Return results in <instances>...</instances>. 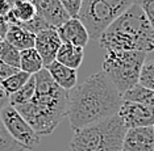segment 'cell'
<instances>
[{"instance_id":"6da1fadb","label":"cell","mask_w":154,"mask_h":151,"mask_svg":"<svg viewBox=\"0 0 154 151\" xmlns=\"http://www.w3.org/2000/svg\"><path fill=\"white\" fill-rule=\"evenodd\" d=\"M122 96L103 71L88 76L69 91L67 116L74 131L117 114Z\"/></svg>"},{"instance_id":"7a4b0ae2","label":"cell","mask_w":154,"mask_h":151,"mask_svg":"<svg viewBox=\"0 0 154 151\" xmlns=\"http://www.w3.org/2000/svg\"><path fill=\"white\" fill-rule=\"evenodd\" d=\"M36 92L30 101L13 107L38 135L51 134L67 112L69 92L54 83L48 70L34 75Z\"/></svg>"},{"instance_id":"3957f363","label":"cell","mask_w":154,"mask_h":151,"mask_svg":"<svg viewBox=\"0 0 154 151\" xmlns=\"http://www.w3.org/2000/svg\"><path fill=\"white\" fill-rule=\"evenodd\" d=\"M99 44L107 51H143L148 54L154 50V29L142 9L134 4L103 32Z\"/></svg>"},{"instance_id":"277c9868","label":"cell","mask_w":154,"mask_h":151,"mask_svg":"<svg viewBox=\"0 0 154 151\" xmlns=\"http://www.w3.org/2000/svg\"><path fill=\"white\" fill-rule=\"evenodd\" d=\"M128 129L115 114L96 124L85 126L74 131L70 150L71 151H122V142Z\"/></svg>"},{"instance_id":"5b68a950","label":"cell","mask_w":154,"mask_h":151,"mask_svg":"<svg viewBox=\"0 0 154 151\" xmlns=\"http://www.w3.org/2000/svg\"><path fill=\"white\" fill-rule=\"evenodd\" d=\"M145 58L146 53L143 51H107L103 61V72L109 78L121 96L138 86Z\"/></svg>"},{"instance_id":"8992f818","label":"cell","mask_w":154,"mask_h":151,"mask_svg":"<svg viewBox=\"0 0 154 151\" xmlns=\"http://www.w3.org/2000/svg\"><path fill=\"white\" fill-rule=\"evenodd\" d=\"M137 0H82L78 19L88 32L90 38L99 40L103 32Z\"/></svg>"},{"instance_id":"52a82bcc","label":"cell","mask_w":154,"mask_h":151,"mask_svg":"<svg viewBox=\"0 0 154 151\" xmlns=\"http://www.w3.org/2000/svg\"><path fill=\"white\" fill-rule=\"evenodd\" d=\"M0 121L11 138L23 146L26 151L33 150L40 143V135L30 128V125L23 118L12 105H7L0 110Z\"/></svg>"},{"instance_id":"ba28073f","label":"cell","mask_w":154,"mask_h":151,"mask_svg":"<svg viewBox=\"0 0 154 151\" xmlns=\"http://www.w3.org/2000/svg\"><path fill=\"white\" fill-rule=\"evenodd\" d=\"M117 114L127 129L152 128L154 125V108L141 103L122 100Z\"/></svg>"},{"instance_id":"9c48e42d","label":"cell","mask_w":154,"mask_h":151,"mask_svg":"<svg viewBox=\"0 0 154 151\" xmlns=\"http://www.w3.org/2000/svg\"><path fill=\"white\" fill-rule=\"evenodd\" d=\"M62 45V41L59 38L55 28H48L45 30H41L36 34L34 40V49L40 54L41 59L44 62V67L49 66L51 62L55 61L57 53Z\"/></svg>"},{"instance_id":"30bf717a","label":"cell","mask_w":154,"mask_h":151,"mask_svg":"<svg viewBox=\"0 0 154 151\" xmlns=\"http://www.w3.org/2000/svg\"><path fill=\"white\" fill-rule=\"evenodd\" d=\"M122 151H154L153 128L128 129L122 142Z\"/></svg>"},{"instance_id":"8fae6325","label":"cell","mask_w":154,"mask_h":151,"mask_svg":"<svg viewBox=\"0 0 154 151\" xmlns=\"http://www.w3.org/2000/svg\"><path fill=\"white\" fill-rule=\"evenodd\" d=\"M57 33L61 38L62 44H70L78 47H83L90 41L88 32L85 28L80 20L76 19H69L66 23H63L59 28H57Z\"/></svg>"},{"instance_id":"7c38bea8","label":"cell","mask_w":154,"mask_h":151,"mask_svg":"<svg viewBox=\"0 0 154 151\" xmlns=\"http://www.w3.org/2000/svg\"><path fill=\"white\" fill-rule=\"evenodd\" d=\"M40 15L51 28H59L66 23L70 16L62 7L59 0H30Z\"/></svg>"},{"instance_id":"4fadbf2b","label":"cell","mask_w":154,"mask_h":151,"mask_svg":"<svg viewBox=\"0 0 154 151\" xmlns=\"http://www.w3.org/2000/svg\"><path fill=\"white\" fill-rule=\"evenodd\" d=\"M38 15L34 4L30 0H13V7L9 15L5 17L8 25L21 26L30 23Z\"/></svg>"},{"instance_id":"5bb4252c","label":"cell","mask_w":154,"mask_h":151,"mask_svg":"<svg viewBox=\"0 0 154 151\" xmlns=\"http://www.w3.org/2000/svg\"><path fill=\"white\" fill-rule=\"evenodd\" d=\"M48 70L49 75L54 80V83L59 86L65 91H71L76 86V80H78V72L76 70L69 68L66 66L58 63L57 61L51 62L49 66L45 67Z\"/></svg>"},{"instance_id":"9a60e30c","label":"cell","mask_w":154,"mask_h":151,"mask_svg":"<svg viewBox=\"0 0 154 151\" xmlns=\"http://www.w3.org/2000/svg\"><path fill=\"white\" fill-rule=\"evenodd\" d=\"M34 40H36V34L30 33L26 29L17 25H9L8 32H7L4 37V41H7L9 45H12L19 51L33 49Z\"/></svg>"},{"instance_id":"2e32d148","label":"cell","mask_w":154,"mask_h":151,"mask_svg":"<svg viewBox=\"0 0 154 151\" xmlns=\"http://www.w3.org/2000/svg\"><path fill=\"white\" fill-rule=\"evenodd\" d=\"M85 50L83 47H78L70 44H62L57 53L55 61L69 68L78 70L83 62Z\"/></svg>"},{"instance_id":"e0dca14e","label":"cell","mask_w":154,"mask_h":151,"mask_svg":"<svg viewBox=\"0 0 154 151\" xmlns=\"http://www.w3.org/2000/svg\"><path fill=\"white\" fill-rule=\"evenodd\" d=\"M42 68H45L44 62L34 47L20 51V70L21 71L29 74V75H36Z\"/></svg>"},{"instance_id":"ac0fdd59","label":"cell","mask_w":154,"mask_h":151,"mask_svg":"<svg viewBox=\"0 0 154 151\" xmlns=\"http://www.w3.org/2000/svg\"><path fill=\"white\" fill-rule=\"evenodd\" d=\"M34 92H36V79H34V75H32L21 89L9 96V105L19 107V105L26 104L28 101L33 99Z\"/></svg>"},{"instance_id":"d6986e66","label":"cell","mask_w":154,"mask_h":151,"mask_svg":"<svg viewBox=\"0 0 154 151\" xmlns=\"http://www.w3.org/2000/svg\"><path fill=\"white\" fill-rule=\"evenodd\" d=\"M122 100L141 103V104H145V105H149V107L154 108V91L148 89L145 87H141L138 84L134 88H132L127 93L122 95Z\"/></svg>"},{"instance_id":"ffe728a7","label":"cell","mask_w":154,"mask_h":151,"mask_svg":"<svg viewBox=\"0 0 154 151\" xmlns=\"http://www.w3.org/2000/svg\"><path fill=\"white\" fill-rule=\"evenodd\" d=\"M32 75H29V74L21 71V70H19L16 74H13L12 76H9L7 80H4L0 86H2V88L5 91V93L8 95V96H11V95L16 93L19 89H21L24 86H25V83L29 80V78Z\"/></svg>"},{"instance_id":"44dd1931","label":"cell","mask_w":154,"mask_h":151,"mask_svg":"<svg viewBox=\"0 0 154 151\" xmlns=\"http://www.w3.org/2000/svg\"><path fill=\"white\" fill-rule=\"evenodd\" d=\"M0 61L20 70V51L7 41H3L0 45Z\"/></svg>"},{"instance_id":"7402d4cb","label":"cell","mask_w":154,"mask_h":151,"mask_svg":"<svg viewBox=\"0 0 154 151\" xmlns=\"http://www.w3.org/2000/svg\"><path fill=\"white\" fill-rule=\"evenodd\" d=\"M138 84L141 87H145L148 89L154 91V59L145 62V65H143V67L141 70Z\"/></svg>"},{"instance_id":"603a6c76","label":"cell","mask_w":154,"mask_h":151,"mask_svg":"<svg viewBox=\"0 0 154 151\" xmlns=\"http://www.w3.org/2000/svg\"><path fill=\"white\" fill-rule=\"evenodd\" d=\"M0 151H26L23 146H20L11 138V135L7 133V130L0 121Z\"/></svg>"},{"instance_id":"cb8c5ba5","label":"cell","mask_w":154,"mask_h":151,"mask_svg":"<svg viewBox=\"0 0 154 151\" xmlns=\"http://www.w3.org/2000/svg\"><path fill=\"white\" fill-rule=\"evenodd\" d=\"M70 19H76L82 7V0H59Z\"/></svg>"},{"instance_id":"d4e9b609","label":"cell","mask_w":154,"mask_h":151,"mask_svg":"<svg viewBox=\"0 0 154 151\" xmlns=\"http://www.w3.org/2000/svg\"><path fill=\"white\" fill-rule=\"evenodd\" d=\"M136 4L142 9V12L148 17L149 23L152 24L154 29V0H137Z\"/></svg>"},{"instance_id":"484cf974","label":"cell","mask_w":154,"mask_h":151,"mask_svg":"<svg viewBox=\"0 0 154 151\" xmlns=\"http://www.w3.org/2000/svg\"><path fill=\"white\" fill-rule=\"evenodd\" d=\"M19 71V68H15L12 66L7 65V63L0 61V84H2L4 80H7L9 76H12L13 74H16Z\"/></svg>"},{"instance_id":"4316f807","label":"cell","mask_w":154,"mask_h":151,"mask_svg":"<svg viewBox=\"0 0 154 151\" xmlns=\"http://www.w3.org/2000/svg\"><path fill=\"white\" fill-rule=\"evenodd\" d=\"M13 0H0V16L7 17L12 11Z\"/></svg>"},{"instance_id":"83f0119b","label":"cell","mask_w":154,"mask_h":151,"mask_svg":"<svg viewBox=\"0 0 154 151\" xmlns=\"http://www.w3.org/2000/svg\"><path fill=\"white\" fill-rule=\"evenodd\" d=\"M9 104V96L5 93V91L2 88V86H0V110L3 109L4 107Z\"/></svg>"},{"instance_id":"f1b7e54d","label":"cell","mask_w":154,"mask_h":151,"mask_svg":"<svg viewBox=\"0 0 154 151\" xmlns=\"http://www.w3.org/2000/svg\"><path fill=\"white\" fill-rule=\"evenodd\" d=\"M8 23H7V20H5V17H3V16H0V37L4 40V37H5V34H7V32H8Z\"/></svg>"},{"instance_id":"f546056e","label":"cell","mask_w":154,"mask_h":151,"mask_svg":"<svg viewBox=\"0 0 154 151\" xmlns=\"http://www.w3.org/2000/svg\"><path fill=\"white\" fill-rule=\"evenodd\" d=\"M3 41H4V40H3V38L0 37V45H2V42H3Z\"/></svg>"},{"instance_id":"4dcf8cb0","label":"cell","mask_w":154,"mask_h":151,"mask_svg":"<svg viewBox=\"0 0 154 151\" xmlns=\"http://www.w3.org/2000/svg\"><path fill=\"white\" fill-rule=\"evenodd\" d=\"M152 128H153V131H154V125H153V126H152Z\"/></svg>"}]
</instances>
